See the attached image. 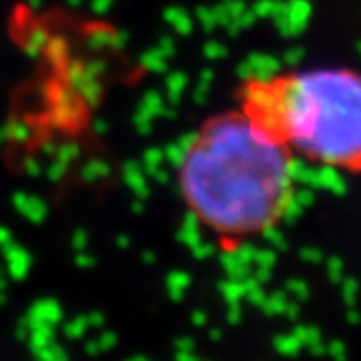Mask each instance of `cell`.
Instances as JSON below:
<instances>
[{
    "instance_id": "obj_1",
    "label": "cell",
    "mask_w": 361,
    "mask_h": 361,
    "mask_svg": "<svg viewBox=\"0 0 361 361\" xmlns=\"http://www.w3.org/2000/svg\"><path fill=\"white\" fill-rule=\"evenodd\" d=\"M296 157L242 107L218 114L188 140L176 185L192 220L222 250L274 231L296 198Z\"/></svg>"
},
{
    "instance_id": "obj_2",
    "label": "cell",
    "mask_w": 361,
    "mask_h": 361,
    "mask_svg": "<svg viewBox=\"0 0 361 361\" xmlns=\"http://www.w3.org/2000/svg\"><path fill=\"white\" fill-rule=\"evenodd\" d=\"M240 107L296 159L361 172V72L307 68L252 79L240 92Z\"/></svg>"
}]
</instances>
